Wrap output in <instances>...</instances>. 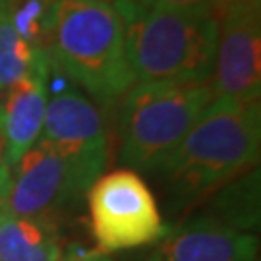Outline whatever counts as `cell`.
I'll return each mask as SVG.
<instances>
[{"mask_svg": "<svg viewBox=\"0 0 261 261\" xmlns=\"http://www.w3.org/2000/svg\"><path fill=\"white\" fill-rule=\"evenodd\" d=\"M259 101L213 99L157 172L172 209H188L221 190L259 161Z\"/></svg>", "mask_w": 261, "mask_h": 261, "instance_id": "obj_1", "label": "cell"}, {"mask_svg": "<svg viewBox=\"0 0 261 261\" xmlns=\"http://www.w3.org/2000/svg\"><path fill=\"white\" fill-rule=\"evenodd\" d=\"M136 84H209L219 43L217 6L153 8L116 0Z\"/></svg>", "mask_w": 261, "mask_h": 261, "instance_id": "obj_2", "label": "cell"}, {"mask_svg": "<svg viewBox=\"0 0 261 261\" xmlns=\"http://www.w3.org/2000/svg\"><path fill=\"white\" fill-rule=\"evenodd\" d=\"M47 53L50 66L95 103H118L136 84L124 21L111 2L58 0Z\"/></svg>", "mask_w": 261, "mask_h": 261, "instance_id": "obj_3", "label": "cell"}, {"mask_svg": "<svg viewBox=\"0 0 261 261\" xmlns=\"http://www.w3.org/2000/svg\"><path fill=\"white\" fill-rule=\"evenodd\" d=\"M211 101L209 84H134L120 99V163L134 172L159 170Z\"/></svg>", "mask_w": 261, "mask_h": 261, "instance_id": "obj_4", "label": "cell"}, {"mask_svg": "<svg viewBox=\"0 0 261 261\" xmlns=\"http://www.w3.org/2000/svg\"><path fill=\"white\" fill-rule=\"evenodd\" d=\"M85 194L99 253L136 250L167 236L157 199L145 180L130 168L99 176Z\"/></svg>", "mask_w": 261, "mask_h": 261, "instance_id": "obj_5", "label": "cell"}, {"mask_svg": "<svg viewBox=\"0 0 261 261\" xmlns=\"http://www.w3.org/2000/svg\"><path fill=\"white\" fill-rule=\"evenodd\" d=\"M50 91L41 138L60 153L85 194L109 163L107 120L99 107L68 82Z\"/></svg>", "mask_w": 261, "mask_h": 261, "instance_id": "obj_6", "label": "cell"}, {"mask_svg": "<svg viewBox=\"0 0 261 261\" xmlns=\"http://www.w3.org/2000/svg\"><path fill=\"white\" fill-rule=\"evenodd\" d=\"M219 43L211 74L213 99L259 101V0H219Z\"/></svg>", "mask_w": 261, "mask_h": 261, "instance_id": "obj_7", "label": "cell"}, {"mask_svg": "<svg viewBox=\"0 0 261 261\" xmlns=\"http://www.w3.org/2000/svg\"><path fill=\"white\" fill-rule=\"evenodd\" d=\"M84 196L72 168L60 153L39 138V141L10 167V188L0 213L55 223L56 217L77 203Z\"/></svg>", "mask_w": 261, "mask_h": 261, "instance_id": "obj_8", "label": "cell"}, {"mask_svg": "<svg viewBox=\"0 0 261 261\" xmlns=\"http://www.w3.org/2000/svg\"><path fill=\"white\" fill-rule=\"evenodd\" d=\"M48 53L39 58L37 66L4 93L0 105V134L2 161L14 167L43 134V122L48 103Z\"/></svg>", "mask_w": 261, "mask_h": 261, "instance_id": "obj_9", "label": "cell"}, {"mask_svg": "<svg viewBox=\"0 0 261 261\" xmlns=\"http://www.w3.org/2000/svg\"><path fill=\"white\" fill-rule=\"evenodd\" d=\"M257 236L197 215L168 230L147 261H257Z\"/></svg>", "mask_w": 261, "mask_h": 261, "instance_id": "obj_10", "label": "cell"}, {"mask_svg": "<svg viewBox=\"0 0 261 261\" xmlns=\"http://www.w3.org/2000/svg\"><path fill=\"white\" fill-rule=\"evenodd\" d=\"M64 246L53 221L0 213V261H60Z\"/></svg>", "mask_w": 261, "mask_h": 261, "instance_id": "obj_11", "label": "cell"}, {"mask_svg": "<svg viewBox=\"0 0 261 261\" xmlns=\"http://www.w3.org/2000/svg\"><path fill=\"white\" fill-rule=\"evenodd\" d=\"M217 192L209 217L248 234L259 226V168H252Z\"/></svg>", "mask_w": 261, "mask_h": 261, "instance_id": "obj_12", "label": "cell"}, {"mask_svg": "<svg viewBox=\"0 0 261 261\" xmlns=\"http://www.w3.org/2000/svg\"><path fill=\"white\" fill-rule=\"evenodd\" d=\"M45 53L19 37L10 19L8 0H0V95L25 77Z\"/></svg>", "mask_w": 261, "mask_h": 261, "instance_id": "obj_13", "label": "cell"}, {"mask_svg": "<svg viewBox=\"0 0 261 261\" xmlns=\"http://www.w3.org/2000/svg\"><path fill=\"white\" fill-rule=\"evenodd\" d=\"M56 4L58 0H8L12 25L31 47L48 48Z\"/></svg>", "mask_w": 261, "mask_h": 261, "instance_id": "obj_14", "label": "cell"}, {"mask_svg": "<svg viewBox=\"0 0 261 261\" xmlns=\"http://www.w3.org/2000/svg\"><path fill=\"white\" fill-rule=\"evenodd\" d=\"M138 6L153 8H194V6H217L219 0H132Z\"/></svg>", "mask_w": 261, "mask_h": 261, "instance_id": "obj_15", "label": "cell"}, {"mask_svg": "<svg viewBox=\"0 0 261 261\" xmlns=\"http://www.w3.org/2000/svg\"><path fill=\"white\" fill-rule=\"evenodd\" d=\"M60 261H114V259H111L109 255L99 252H80V253H72V255H66Z\"/></svg>", "mask_w": 261, "mask_h": 261, "instance_id": "obj_16", "label": "cell"}, {"mask_svg": "<svg viewBox=\"0 0 261 261\" xmlns=\"http://www.w3.org/2000/svg\"><path fill=\"white\" fill-rule=\"evenodd\" d=\"M8 188H10V167L0 161V209L6 201V196H8Z\"/></svg>", "mask_w": 261, "mask_h": 261, "instance_id": "obj_17", "label": "cell"}, {"mask_svg": "<svg viewBox=\"0 0 261 261\" xmlns=\"http://www.w3.org/2000/svg\"><path fill=\"white\" fill-rule=\"evenodd\" d=\"M2 151H4V145H2V134H0V161H2Z\"/></svg>", "mask_w": 261, "mask_h": 261, "instance_id": "obj_18", "label": "cell"}, {"mask_svg": "<svg viewBox=\"0 0 261 261\" xmlns=\"http://www.w3.org/2000/svg\"><path fill=\"white\" fill-rule=\"evenodd\" d=\"M95 2H116V0H95Z\"/></svg>", "mask_w": 261, "mask_h": 261, "instance_id": "obj_19", "label": "cell"}]
</instances>
